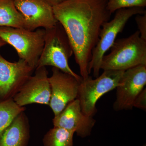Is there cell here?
Instances as JSON below:
<instances>
[{
  "instance_id": "cell-22",
  "label": "cell",
  "mask_w": 146,
  "mask_h": 146,
  "mask_svg": "<svg viewBox=\"0 0 146 146\" xmlns=\"http://www.w3.org/2000/svg\"><path fill=\"white\" fill-rule=\"evenodd\" d=\"M143 146H146L145 144V145H144Z\"/></svg>"
},
{
  "instance_id": "cell-1",
  "label": "cell",
  "mask_w": 146,
  "mask_h": 146,
  "mask_svg": "<svg viewBox=\"0 0 146 146\" xmlns=\"http://www.w3.org/2000/svg\"><path fill=\"white\" fill-rule=\"evenodd\" d=\"M108 0H66L53 7L56 20L68 36L81 77L89 76L92 52L100 39L103 25L111 13Z\"/></svg>"
},
{
  "instance_id": "cell-14",
  "label": "cell",
  "mask_w": 146,
  "mask_h": 146,
  "mask_svg": "<svg viewBox=\"0 0 146 146\" xmlns=\"http://www.w3.org/2000/svg\"><path fill=\"white\" fill-rule=\"evenodd\" d=\"M0 27L26 29L25 21L14 0H0Z\"/></svg>"
},
{
  "instance_id": "cell-4",
  "label": "cell",
  "mask_w": 146,
  "mask_h": 146,
  "mask_svg": "<svg viewBox=\"0 0 146 146\" xmlns=\"http://www.w3.org/2000/svg\"><path fill=\"white\" fill-rule=\"evenodd\" d=\"M45 30H29L24 28L0 27V37L13 46L20 59L35 70L42 54L45 42Z\"/></svg>"
},
{
  "instance_id": "cell-13",
  "label": "cell",
  "mask_w": 146,
  "mask_h": 146,
  "mask_svg": "<svg viewBox=\"0 0 146 146\" xmlns=\"http://www.w3.org/2000/svg\"><path fill=\"white\" fill-rule=\"evenodd\" d=\"M29 136L28 119L19 114L0 136V146H27Z\"/></svg>"
},
{
  "instance_id": "cell-9",
  "label": "cell",
  "mask_w": 146,
  "mask_h": 146,
  "mask_svg": "<svg viewBox=\"0 0 146 146\" xmlns=\"http://www.w3.org/2000/svg\"><path fill=\"white\" fill-rule=\"evenodd\" d=\"M49 80L51 90L49 106L56 116L70 103L77 98L80 81L54 67Z\"/></svg>"
},
{
  "instance_id": "cell-5",
  "label": "cell",
  "mask_w": 146,
  "mask_h": 146,
  "mask_svg": "<svg viewBox=\"0 0 146 146\" xmlns=\"http://www.w3.org/2000/svg\"><path fill=\"white\" fill-rule=\"evenodd\" d=\"M146 12L144 7L121 9L116 11L112 20L104 24L100 33L99 40L92 52L89 63V74L93 71L95 78L99 76L103 57L114 44L118 35L123 31L127 21L134 15L143 14Z\"/></svg>"
},
{
  "instance_id": "cell-20",
  "label": "cell",
  "mask_w": 146,
  "mask_h": 146,
  "mask_svg": "<svg viewBox=\"0 0 146 146\" xmlns=\"http://www.w3.org/2000/svg\"><path fill=\"white\" fill-rule=\"evenodd\" d=\"M50 5L53 7L54 6L59 4L66 0H45Z\"/></svg>"
},
{
  "instance_id": "cell-17",
  "label": "cell",
  "mask_w": 146,
  "mask_h": 146,
  "mask_svg": "<svg viewBox=\"0 0 146 146\" xmlns=\"http://www.w3.org/2000/svg\"><path fill=\"white\" fill-rule=\"evenodd\" d=\"M146 0H108L107 8L112 14L121 9L145 7Z\"/></svg>"
},
{
  "instance_id": "cell-18",
  "label": "cell",
  "mask_w": 146,
  "mask_h": 146,
  "mask_svg": "<svg viewBox=\"0 0 146 146\" xmlns=\"http://www.w3.org/2000/svg\"><path fill=\"white\" fill-rule=\"evenodd\" d=\"M135 18L140 36L146 41V12L143 14L136 15Z\"/></svg>"
},
{
  "instance_id": "cell-8",
  "label": "cell",
  "mask_w": 146,
  "mask_h": 146,
  "mask_svg": "<svg viewBox=\"0 0 146 146\" xmlns=\"http://www.w3.org/2000/svg\"><path fill=\"white\" fill-rule=\"evenodd\" d=\"M146 84V65H140L125 71L116 87L113 108L116 111L131 110L133 102Z\"/></svg>"
},
{
  "instance_id": "cell-6",
  "label": "cell",
  "mask_w": 146,
  "mask_h": 146,
  "mask_svg": "<svg viewBox=\"0 0 146 146\" xmlns=\"http://www.w3.org/2000/svg\"><path fill=\"white\" fill-rule=\"evenodd\" d=\"M124 71L108 70L95 79L89 76L80 82L77 99L85 115L94 117L96 114V105L103 96L116 89Z\"/></svg>"
},
{
  "instance_id": "cell-19",
  "label": "cell",
  "mask_w": 146,
  "mask_h": 146,
  "mask_svg": "<svg viewBox=\"0 0 146 146\" xmlns=\"http://www.w3.org/2000/svg\"><path fill=\"white\" fill-rule=\"evenodd\" d=\"M133 107L146 110V89L144 88L140 93L133 102Z\"/></svg>"
},
{
  "instance_id": "cell-2",
  "label": "cell",
  "mask_w": 146,
  "mask_h": 146,
  "mask_svg": "<svg viewBox=\"0 0 146 146\" xmlns=\"http://www.w3.org/2000/svg\"><path fill=\"white\" fill-rule=\"evenodd\" d=\"M108 54L103 57L101 70L125 71L146 65V41L138 31L126 38L115 40Z\"/></svg>"
},
{
  "instance_id": "cell-16",
  "label": "cell",
  "mask_w": 146,
  "mask_h": 146,
  "mask_svg": "<svg viewBox=\"0 0 146 146\" xmlns=\"http://www.w3.org/2000/svg\"><path fill=\"white\" fill-rule=\"evenodd\" d=\"M74 132L57 127H54L43 138L44 146H74Z\"/></svg>"
},
{
  "instance_id": "cell-3",
  "label": "cell",
  "mask_w": 146,
  "mask_h": 146,
  "mask_svg": "<svg viewBox=\"0 0 146 146\" xmlns=\"http://www.w3.org/2000/svg\"><path fill=\"white\" fill-rule=\"evenodd\" d=\"M73 54L67 35L58 23L51 28L45 30L44 45L36 68L52 66L81 81V76L75 73L68 63L69 58Z\"/></svg>"
},
{
  "instance_id": "cell-12",
  "label": "cell",
  "mask_w": 146,
  "mask_h": 146,
  "mask_svg": "<svg viewBox=\"0 0 146 146\" xmlns=\"http://www.w3.org/2000/svg\"><path fill=\"white\" fill-rule=\"evenodd\" d=\"M96 121L93 117L83 113L77 99L70 103L52 120L54 127L73 131L82 138L91 135Z\"/></svg>"
},
{
  "instance_id": "cell-7",
  "label": "cell",
  "mask_w": 146,
  "mask_h": 146,
  "mask_svg": "<svg viewBox=\"0 0 146 146\" xmlns=\"http://www.w3.org/2000/svg\"><path fill=\"white\" fill-rule=\"evenodd\" d=\"M34 70L23 59L10 62L0 54V102L13 99Z\"/></svg>"
},
{
  "instance_id": "cell-21",
  "label": "cell",
  "mask_w": 146,
  "mask_h": 146,
  "mask_svg": "<svg viewBox=\"0 0 146 146\" xmlns=\"http://www.w3.org/2000/svg\"><path fill=\"white\" fill-rule=\"evenodd\" d=\"M6 44H7V43L0 37V48Z\"/></svg>"
},
{
  "instance_id": "cell-10",
  "label": "cell",
  "mask_w": 146,
  "mask_h": 146,
  "mask_svg": "<svg viewBox=\"0 0 146 146\" xmlns=\"http://www.w3.org/2000/svg\"><path fill=\"white\" fill-rule=\"evenodd\" d=\"M45 67L35 69L21 90L14 96L13 100L19 106L24 107L32 104L49 105L51 90Z\"/></svg>"
},
{
  "instance_id": "cell-11",
  "label": "cell",
  "mask_w": 146,
  "mask_h": 146,
  "mask_svg": "<svg viewBox=\"0 0 146 146\" xmlns=\"http://www.w3.org/2000/svg\"><path fill=\"white\" fill-rule=\"evenodd\" d=\"M16 8L25 21L26 29H50L58 22L55 17L53 7L45 0H14Z\"/></svg>"
},
{
  "instance_id": "cell-15",
  "label": "cell",
  "mask_w": 146,
  "mask_h": 146,
  "mask_svg": "<svg viewBox=\"0 0 146 146\" xmlns=\"http://www.w3.org/2000/svg\"><path fill=\"white\" fill-rule=\"evenodd\" d=\"M25 108L19 106L13 99L0 102V136L17 116Z\"/></svg>"
}]
</instances>
